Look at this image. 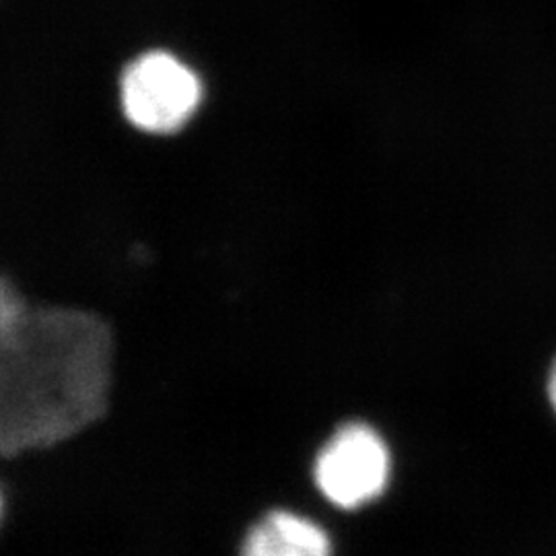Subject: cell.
Listing matches in <instances>:
<instances>
[{"label": "cell", "instance_id": "obj_6", "mask_svg": "<svg viewBox=\"0 0 556 556\" xmlns=\"http://www.w3.org/2000/svg\"><path fill=\"white\" fill-rule=\"evenodd\" d=\"M4 509H7V497H4V489H2V484H0V521H2V517H4Z\"/></svg>", "mask_w": 556, "mask_h": 556}, {"label": "cell", "instance_id": "obj_5", "mask_svg": "<svg viewBox=\"0 0 556 556\" xmlns=\"http://www.w3.org/2000/svg\"><path fill=\"white\" fill-rule=\"evenodd\" d=\"M548 397H551L556 413V361L553 369H551V378H548Z\"/></svg>", "mask_w": 556, "mask_h": 556}, {"label": "cell", "instance_id": "obj_2", "mask_svg": "<svg viewBox=\"0 0 556 556\" xmlns=\"http://www.w3.org/2000/svg\"><path fill=\"white\" fill-rule=\"evenodd\" d=\"M204 98L199 73L167 50H149L119 77L124 118L147 135H174L197 116Z\"/></svg>", "mask_w": 556, "mask_h": 556}, {"label": "cell", "instance_id": "obj_4", "mask_svg": "<svg viewBox=\"0 0 556 556\" xmlns=\"http://www.w3.org/2000/svg\"><path fill=\"white\" fill-rule=\"evenodd\" d=\"M238 556H332V540L314 517L275 505L248 523Z\"/></svg>", "mask_w": 556, "mask_h": 556}, {"label": "cell", "instance_id": "obj_3", "mask_svg": "<svg viewBox=\"0 0 556 556\" xmlns=\"http://www.w3.org/2000/svg\"><path fill=\"white\" fill-rule=\"evenodd\" d=\"M390 470V452L378 431L365 422H346L319 447L312 478L330 505L351 511L386 491Z\"/></svg>", "mask_w": 556, "mask_h": 556}, {"label": "cell", "instance_id": "obj_1", "mask_svg": "<svg viewBox=\"0 0 556 556\" xmlns=\"http://www.w3.org/2000/svg\"><path fill=\"white\" fill-rule=\"evenodd\" d=\"M116 330L98 309L34 299L0 268V462L98 425L116 379Z\"/></svg>", "mask_w": 556, "mask_h": 556}]
</instances>
